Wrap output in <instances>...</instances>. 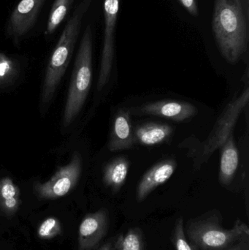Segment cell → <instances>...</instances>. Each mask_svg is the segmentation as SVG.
I'll return each mask as SVG.
<instances>
[{"label":"cell","mask_w":249,"mask_h":250,"mask_svg":"<svg viewBox=\"0 0 249 250\" xmlns=\"http://www.w3.org/2000/svg\"><path fill=\"white\" fill-rule=\"evenodd\" d=\"M92 0H82L61 32L47 66L41 92L40 103L48 105L52 101L58 85L70 64L80 34L82 22Z\"/></svg>","instance_id":"cell-2"},{"label":"cell","mask_w":249,"mask_h":250,"mask_svg":"<svg viewBox=\"0 0 249 250\" xmlns=\"http://www.w3.org/2000/svg\"><path fill=\"white\" fill-rule=\"evenodd\" d=\"M130 168V162L125 157H117L108 163L104 167L102 180L113 192L121 189L127 180Z\"/></svg>","instance_id":"cell-16"},{"label":"cell","mask_w":249,"mask_h":250,"mask_svg":"<svg viewBox=\"0 0 249 250\" xmlns=\"http://www.w3.org/2000/svg\"><path fill=\"white\" fill-rule=\"evenodd\" d=\"M115 238H112V239H110L106 243L104 244L102 246H101L98 250H115Z\"/></svg>","instance_id":"cell-24"},{"label":"cell","mask_w":249,"mask_h":250,"mask_svg":"<svg viewBox=\"0 0 249 250\" xmlns=\"http://www.w3.org/2000/svg\"><path fill=\"white\" fill-rule=\"evenodd\" d=\"M115 250H146L144 236L138 227L129 229L115 239Z\"/></svg>","instance_id":"cell-18"},{"label":"cell","mask_w":249,"mask_h":250,"mask_svg":"<svg viewBox=\"0 0 249 250\" xmlns=\"http://www.w3.org/2000/svg\"><path fill=\"white\" fill-rule=\"evenodd\" d=\"M121 0H104V34L97 89L101 90L111 76L115 56V29Z\"/></svg>","instance_id":"cell-7"},{"label":"cell","mask_w":249,"mask_h":250,"mask_svg":"<svg viewBox=\"0 0 249 250\" xmlns=\"http://www.w3.org/2000/svg\"><path fill=\"white\" fill-rule=\"evenodd\" d=\"M61 226L59 220L51 217L44 220L38 228V235L44 240L53 239L61 233Z\"/></svg>","instance_id":"cell-20"},{"label":"cell","mask_w":249,"mask_h":250,"mask_svg":"<svg viewBox=\"0 0 249 250\" xmlns=\"http://www.w3.org/2000/svg\"><path fill=\"white\" fill-rule=\"evenodd\" d=\"M173 131V128L169 125L145 123L134 128V141L135 144L152 146L166 142L172 136Z\"/></svg>","instance_id":"cell-14"},{"label":"cell","mask_w":249,"mask_h":250,"mask_svg":"<svg viewBox=\"0 0 249 250\" xmlns=\"http://www.w3.org/2000/svg\"><path fill=\"white\" fill-rule=\"evenodd\" d=\"M19 74L17 62L4 53L0 52V86L13 83Z\"/></svg>","instance_id":"cell-19"},{"label":"cell","mask_w":249,"mask_h":250,"mask_svg":"<svg viewBox=\"0 0 249 250\" xmlns=\"http://www.w3.org/2000/svg\"><path fill=\"white\" fill-rule=\"evenodd\" d=\"M249 100V89L247 87L239 96L225 107L205 142L202 152V161L210 158L212 154L220 148L228 137L232 135L241 112L248 104Z\"/></svg>","instance_id":"cell-6"},{"label":"cell","mask_w":249,"mask_h":250,"mask_svg":"<svg viewBox=\"0 0 249 250\" xmlns=\"http://www.w3.org/2000/svg\"><path fill=\"white\" fill-rule=\"evenodd\" d=\"M180 4L194 16H199V7L197 0H178Z\"/></svg>","instance_id":"cell-22"},{"label":"cell","mask_w":249,"mask_h":250,"mask_svg":"<svg viewBox=\"0 0 249 250\" xmlns=\"http://www.w3.org/2000/svg\"><path fill=\"white\" fill-rule=\"evenodd\" d=\"M219 148H221L219 182L223 186H228L233 181L239 165V151L232 134Z\"/></svg>","instance_id":"cell-13"},{"label":"cell","mask_w":249,"mask_h":250,"mask_svg":"<svg viewBox=\"0 0 249 250\" xmlns=\"http://www.w3.org/2000/svg\"><path fill=\"white\" fill-rule=\"evenodd\" d=\"M93 35L91 25L83 32L75 61L67 101L63 114V126L67 127L80 114L87 99L92 81Z\"/></svg>","instance_id":"cell-4"},{"label":"cell","mask_w":249,"mask_h":250,"mask_svg":"<svg viewBox=\"0 0 249 250\" xmlns=\"http://www.w3.org/2000/svg\"><path fill=\"white\" fill-rule=\"evenodd\" d=\"M81 172V155L78 151H75L70 161L59 167L49 180L35 183L34 191L39 199H58L74 189L80 179Z\"/></svg>","instance_id":"cell-5"},{"label":"cell","mask_w":249,"mask_h":250,"mask_svg":"<svg viewBox=\"0 0 249 250\" xmlns=\"http://www.w3.org/2000/svg\"><path fill=\"white\" fill-rule=\"evenodd\" d=\"M185 232L194 250H225L249 236L245 223L238 220L232 229H225L216 214L191 219L186 225Z\"/></svg>","instance_id":"cell-3"},{"label":"cell","mask_w":249,"mask_h":250,"mask_svg":"<svg viewBox=\"0 0 249 250\" xmlns=\"http://www.w3.org/2000/svg\"><path fill=\"white\" fill-rule=\"evenodd\" d=\"M134 144V129L130 112L127 110H119L114 117L108 149L111 151L130 149Z\"/></svg>","instance_id":"cell-12"},{"label":"cell","mask_w":249,"mask_h":250,"mask_svg":"<svg viewBox=\"0 0 249 250\" xmlns=\"http://www.w3.org/2000/svg\"><path fill=\"white\" fill-rule=\"evenodd\" d=\"M176 166V162L169 159L159 162L148 170L137 185V202L144 201L156 188L168 182L175 172Z\"/></svg>","instance_id":"cell-11"},{"label":"cell","mask_w":249,"mask_h":250,"mask_svg":"<svg viewBox=\"0 0 249 250\" xmlns=\"http://www.w3.org/2000/svg\"><path fill=\"white\" fill-rule=\"evenodd\" d=\"M46 0H20L10 15L6 26V35L16 45L35 26Z\"/></svg>","instance_id":"cell-8"},{"label":"cell","mask_w":249,"mask_h":250,"mask_svg":"<svg viewBox=\"0 0 249 250\" xmlns=\"http://www.w3.org/2000/svg\"><path fill=\"white\" fill-rule=\"evenodd\" d=\"M225 250H249V236L242 238L235 245Z\"/></svg>","instance_id":"cell-23"},{"label":"cell","mask_w":249,"mask_h":250,"mask_svg":"<svg viewBox=\"0 0 249 250\" xmlns=\"http://www.w3.org/2000/svg\"><path fill=\"white\" fill-rule=\"evenodd\" d=\"M20 204V189L13 179H0V213L4 217H13L19 211Z\"/></svg>","instance_id":"cell-15"},{"label":"cell","mask_w":249,"mask_h":250,"mask_svg":"<svg viewBox=\"0 0 249 250\" xmlns=\"http://www.w3.org/2000/svg\"><path fill=\"white\" fill-rule=\"evenodd\" d=\"M108 211L105 208L86 214L79 226L78 250H92L97 247L107 234Z\"/></svg>","instance_id":"cell-9"},{"label":"cell","mask_w":249,"mask_h":250,"mask_svg":"<svg viewBox=\"0 0 249 250\" xmlns=\"http://www.w3.org/2000/svg\"><path fill=\"white\" fill-rule=\"evenodd\" d=\"M249 10L244 0H215L212 27L224 58L239 61L249 43Z\"/></svg>","instance_id":"cell-1"},{"label":"cell","mask_w":249,"mask_h":250,"mask_svg":"<svg viewBox=\"0 0 249 250\" xmlns=\"http://www.w3.org/2000/svg\"><path fill=\"white\" fill-rule=\"evenodd\" d=\"M75 0H55L47 21L45 35H51L57 30L70 12Z\"/></svg>","instance_id":"cell-17"},{"label":"cell","mask_w":249,"mask_h":250,"mask_svg":"<svg viewBox=\"0 0 249 250\" xmlns=\"http://www.w3.org/2000/svg\"><path fill=\"white\" fill-rule=\"evenodd\" d=\"M172 242L175 250H194L186 238L182 217H180L175 222L172 231Z\"/></svg>","instance_id":"cell-21"},{"label":"cell","mask_w":249,"mask_h":250,"mask_svg":"<svg viewBox=\"0 0 249 250\" xmlns=\"http://www.w3.org/2000/svg\"><path fill=\"white\" fill-rule=\"evenodd\" d=\"M141 114L156 116L175 122H184L197 115V108L190 103L162 101L146 104L138 108Z\"/></svg>","instance_id":"cell-10"}]
</instances>
